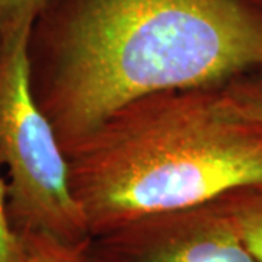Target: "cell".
I'll return each instance as SVG.
<instances>
[{"mask_svg":"<svg viewBox=\"0 0 262 262\" xmlns=\"http://www.w3.org/2000/svg\"><path fill=\"white\" fill-rule=\"evenodd\" d=\"M20 262H88L86 245L70 246L44 234H28L20 237Z\"/></svg>","mask_w":262,"mask_h":262,"instance_id":"8992f818","label":"cell"},{"mask_svg":"<svg viewBox=\"0 0 262 262\" xmlns=\"http://www.w3.org/2000/svg\"><path fill=\"white\" fill-rule=\"evenodd\" d=\"M27 19L0 37V166L8 169V214L19 239L44 234L70 246L91 241L69 181V163L31 86Z\"/></svg>","mask_w":262,"mask_h":262,"instance_id":"3957f363","label":"cell"},{"mask_svg":"<svg viewBox=\"0 0 262 262\" xmlns=\"http://www.w3.org/2000/svg\"><path fill=\"white\" fill-rule=\"evenodd\" d=\"M22 242L8 214V184L0 177V262H20Z\"/></svg>","mask_w":262,"mask_h":262,"instance_id":"ba28073f","label":"cell"},{"mask_svg":"<svg viewBox=\"0 0 262 262\" xmlns=\"http://www.w3.org/2000/svg\"><path fill=\"white\" fill-rule=\"evenodd\" d=\"M29 66L64 151L139 98L262 73V0H51Z\"/></svg>","mask_w":262,"mask_h":262,"instance_id":"6da1fadb","label":"cell"},{"mask_svg":"<svg viewBox=\"0 0 262 262\" xmlns=\"http://www.w3.org/2000/svg\"><path fill=\"white\" fill-rule=\"evenodd\" d=\"M88 262H259L215 201L92 236Z\"/></svg>","mask_w":262,"mask_h":262,"instance_id":"277c9868","label":"cell"},{"mask_svg":"<svg viewBox=\"0 0 262 262\" xmlns=\"http://www.w3.org/2000/svg\"><path fill=\"white\" fill-rule=\"evenodd\" d=\"M223 92L236 111L262 124V73L236 79L223 86Z\"/></svg>","mask_w":262,"mask_h":262,"instance_id":"52a82bcc","label":"cell"},{"mask_svg":"<svg viewBox=\"0 0 262 262\" xmlns=\"http://www.w3.org/2000/svg\"><path fill=\"white\" fill-rule=\"evenodd\" d=\"M215 203L232 220L248 249L262 262V184L233 189Z\"/></svg>","mask_w":262,"mask_h":262,"instance_id":"5b68a950","label":"cell"},{"mask_svg":"<svg viewBox=\"0 0 262 262\" xmlns=\"http://www.w3.org/2000/svg\"><path fill=\"white\" fill-rule=\"evenodd\" d=\"M51 0H0V37L22 20L37 19Z\"/></svg>","mask_w":262,"mask_h":262,"instance_id":"9c48e42d","label":"cell"},{"mask_svg":"<svg viewBox=\"0 0 262 262\" xmlns=\"http://www.w3.org/2000/svg\"><path fill=\"white\" fill-rule=\"evenodd\" d=\"M91 236L262 184V124L222 88L131 101L64 150Z\"/></svg>","mask_w":262,"mask_h":262,"instance_id":"7a4b0ae2","label":"cell"}]
</instances>
